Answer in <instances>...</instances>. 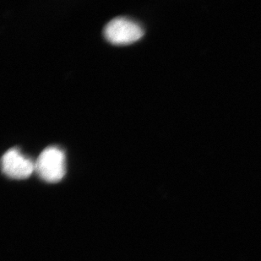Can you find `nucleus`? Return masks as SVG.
I'll list each match as a JSON object with an SVG mask.
<instances>
[{
	"label": "nucleus",
	"instance_id": "7ed1b4c3",
	"mask_svg": "<svg viewBox=\"0 0 261 261\" xmlns=\"http://www.w3.org/2000/svg\"><path fill=\"white\" fill-rule=\"evenodd\" d=\"M1 167L3 173L16 179L27 178L35 170V163L24 156L16 148H10L4 153Z\"/></svg>",
	"mask_w": 261,
	"mask_h": 261
},
{
	"label": "nucleus",
	"instance_id": "f03ea898",
	"mask_svg": "<svg viewBox=\"0 0 261 261\" xmlns=\"http://www.w3.org/2000/svg\"><path fill=\"white\" fill-rule=\"evenodd\" d=\"M104 37L114 44H128L143 36V29L138 23L125 17H115L104 28Z\"/></svg>",
	"mask_w": 261,
	"mask_h": 261
},
{
	"label": "nucleus",
	"instance_id": "f257e3e1",
	"mask_svg": "<svg viewBox=\"0 0 261 261\" xmlns=\"http://www.w3.org/2000/svg\"><path fill=\"white\" fill-rule=\"evenodd\" d=\"M35 170L46 182H59L65 174L64 152L55 146L45 148L35 163Z\"/></svg>",
	"mask_w": 261,
	"mask_h": 261
}]
</instances>
